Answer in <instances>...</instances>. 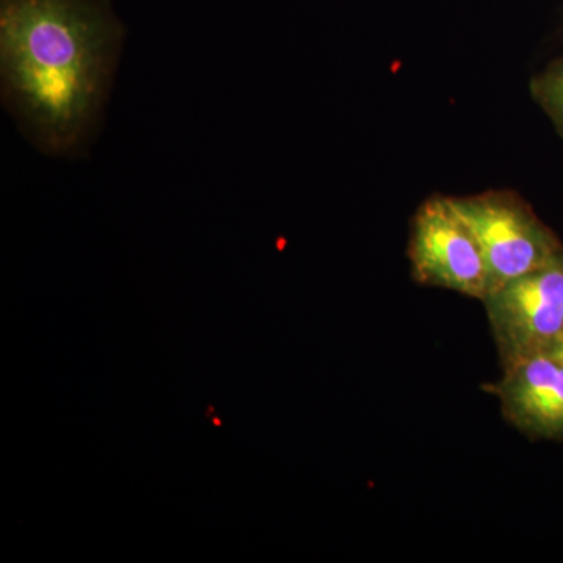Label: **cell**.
<instances>
[{"label":"cell","instance_id":"1","mask_svg":"<svg viewBox=\"0 0 563 563\" xmlns=\"http://www.w3.org/2000/svg\"><path fill=\"white\" fill-rule=\"evenodd\" d=\"M122 38L111 0H0L3 102L44 154L90 143Z\"/></svg>","mask_w":563,"mask_h":563},{"label":"cell","instance_id":"2","mask_svg":"<svg viewBox=\"0 0 563 563\" xmlns=\"http://www.w3.org/2000/svg\"><path fill=\"white\" fill-rule=\"evenodd\" d=\"M450 199L483 250L490 291L562 257L561 240L514 192L488 191Z\"/></svg>","mask_w":563,"mask_h":563},{"label":"cell","instance_id":"3","mask_svg":"<svg viewBox=\"0 0 563 563\" xmlns=\"http://www.w3.org/2000/svg\"><path fill=\"white\" fill-rule=\"evenodd\" d=\"M503 368L543 354L563 332V255L483 299Z\"/></svg>","mask_w":563,"mask_h":563},{"label":"cell","instance_id":"4","mask_svg":"<svg viewBox=\"0 0 563 563\" xmlns=\"http://www.w3.org/2000/svg\"><path fill=\"white\" fill-rule=\"evenodd\" d=\"M409 261L418 284L461 292L479 301L490 291L483 250L450 198L433 196L415 213Z\"/></svg>","mask_w":563,"mask_h":563},{"label":"cell","instance_id":"5","mask_svg":"<svg viewBox=\"0 0 563 563\" xmlns=\"http://www.w3.org/2000/svg\"><path fill=\"white\" fill-rule=\"evenodd\" d=\"M504 418L525 435L563 440V363L536 354L503 368L496 385Z\"/></svg>","mask_w":563,"mask_h":563},{"label":"cell","instance_id":"6","mask_svg":"<svg viewBox=\"0 0 563 563\" xmlns=\"http://www.w3.org/2000/svg\"><path fill=\"white\" fill-rule=\"evenodd\" d=\"M532 98L542 107L563 139V58L548 66L531 84Z\"/></svg>","mask_w":563,"mask_h":563},{"label":"cell","instance_id":"7","mask_svg":"<svg viewBox=\"0 0 563 563\" xmlns=\"http://www.w3.org/2000/svg\"><path fill=\"white\" fill-rule=\"evenodd\" d=\"M547 354L553 355L554 358H558V361L563 363V332L558 336V340L551 344V347L547 351Z\"/></svg>","mask_w":563,"mask_h":563}]
</instances>
